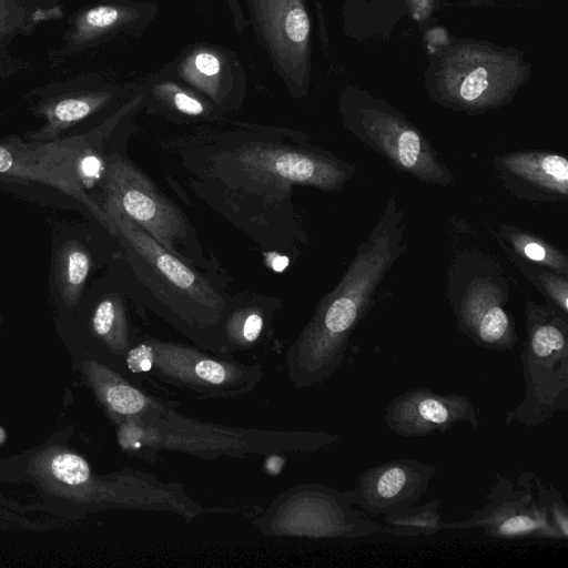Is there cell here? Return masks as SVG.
I'll use <instances>...</instances> for the list:
<instances>
[{
  "label": "cell",
  "instance_id": "1",
  "mask_svg": "<svg viewBox=\"0 0 568 568\" xmlns=\"http://www.w3.org/2000/svg\"><path fill=\"white\" fill-rule=\"evenodd\" d=\"M404 231V212L392 195L343 277L321 300L287 352L288 375L296 386L320 384L341 366L351 335L373 306L386 274L407 250Z\"/></svg>",
  "mask_w": 568,
  "mask_h": 568
},
{
  "label": "cell",
  "instance_id": "2",
  "mask_svg": "<svg viewBox=\"0 0 568 568\" xmlns=\"http://www.w3.org/2000/svg\"><path fill=\"white\" fill-rule=\"evenodd\" d=\"M526 341L520 356L525 393L505 414L507 425L537 427L568 409V314L526 301Z\"/></svg>",
  "mask_w": 568,
  "mask_h": 568
},
{
  "label": "cell",
  "instance_id": "3",
  "mask_svg": "<svg viewBox=\"0 0 568 568\" xmlns=\"http://www.w3.org/2000/svg\"><path fill=\"white\" fill-rule=\"evenodd\" d=\"M103 224L123 244L149 286L185 321L215 322L224 301L199 274L168 251L105 197Z\"/></svg>",
  "mask_w": 568,
  "mask_h": 568
},
{
  "label": "cell",
  "instance_id": "4",
  "mask_svg": "<svg viewBox=\"0 0 568 568\" xmlns=\"http://www.w3.org/2000/svg\"><path fill=\"white\" fill-rule=\"evenodd\" d=\"M125 364L131 373H152L165 383L205 397L248 392L263 374L257 365L217 359L186 345L152 338L131 346Z\"/></svg>",
  "mask_w": 568,
  "mask_h": 568
},
{
  "label": "cell",
  "instance_id": "5",
  "mask_svg": "<svg viewBox=\"0 0 568 568\" xmlns=\"http://www.w3.org/2000/svg\"><path fill=\"white\" fill-rule=\"evenodd\" d=\"M346 126L397 171L447 186L455 178L428 139L399 113L379 104H359L346 114Z\"/></svg>",
  "mask_w": 568,
  "mask_h": 568
},
{
  "label": "cell",
  "instance_id": "6",
  "mask_svg": "<svg viewBox=\"0 0 568 568\" xmlns=\"http://www.w3.org/2000/svg\"><path fill=\"white\" fill-rule=\"evenodd\" d=\"M448 528H481L495 538L562 540L521 471L516 481L497 474L485 505L465 520L446 523Z\"/></svg>",
  "mask_w": 568,
  "mask_h": 568
},
{
  "label": "cell",
  "instance_id": "7",
  "mask_svg": "<svg viewBox=\"0 0 568 568\" xmlns=\"http://www.w3.org/2000/svg\"><path fill=\"white\" fill-rule=\"evenodd\" d=\"M105 197L150 236L172 253L185 235L178 209L138 169L119 156L108 160L103 173Z\"/></svg>",
  "mask_w": 568,
  "mask_h": 568
},
{
  "label": "cell",
  "instance_id": "8",
  "mask_svg": "<svg viewBox=\"0 0 568 568\" xmlns=\"http://www.w3.org/2000/svg\"><path fill=\"white\" fill-rule=\"evenodd\" d=\"M507 292L498 274L479 272L467 280L463 292L450 297L459 332L487 349H514L518 335L506 308Z\"/></svg>",
  "mask_w": 568,
  "mask_h": 568
},
{
  "label": "cell",
  "instance_id": "9",
  "mask_svg": "<svg viewBox=\"0 0 568 568\" xmlns=\"http://www.w3.org/2000/svg\"><path fill=\"white\" fill-rule=\"evenodd\" d=\"M284 501L273 531L315 537H362L385 532L384 525L372 521L352 508L346 496L329 487H311Z\"/></svg>",
  "mask_w": 568,
  "mask_h": 568
},
{
  "label": "cell",
  "instance_id": "10",
  "mask_svg": "<svg viewBox=\"0 0 568 568\" xmlns=\"http://www.w3.org/2000/svg\"><path fill=\"white\" fill-rule=\"evenodd\" d=\"M84 136L50 143L0 145V173L41 182L81 201L100 219L102 209L85 192L75 174L78 156L88 146Z\"/></svg>",
  "mask_w": 568,
  "mask_h": 568
},
{
  "label": "cell",
  "instance_id": "11",
  "mask_svg": "<svg viewBox=\"0 0 568 568\" xmlns=\"http://www.w3.org/2000/svg\"><path fill=\"white\" fill-rule=\"evenodd\" d=\"M437 469L417 459H394L366 469L347 500L376 517H388L414 505L427 491Z\"/></svg>",
  "mask_w": 568,
  "mask_h": 568
},
{
  "label": "cell",
  "instance_id": "12",
  "mask_svg": "<svg viewBox=\"0 0 568 568\" xmlns=\"http://www.w3.org/2000/svg\"><path fill=\"white\" fill-rule=\"evenodd\" d=\"M385 422L390 430L402 437L444 433L464 423L475 429L480 427L468 396L428 387L408 389L390 399L385 410Z\"/></svg>",
  "mask_w": 568,
  "mask_h": 568
},
{
  "label": "cell",
  "instance_id": "13",
  "mask_svg": "<svg viewBox=\"0 0 568 568\" xmlns=\"http://www.w3.org/2000/svg\"><path fill=\"white\" fill-rule=\"evenodd\" d=\"M252 176L311 185L322 191H338L356 175V168L321 152L253 148L239 155Z\"/></svg>",
  "mask_w": 568,
  "mask_h": 568
},
{
  "label": "cell",
  "instance_id": "14",
  "mask_svg": "<svg viewBox=\"0 0 568 568\" xmlns=\"http://www.w3.org/2000/svg\"><path fill=\"white\" fill-rule=\"evenodd\" d=\"M493 166L501 184L520 200L565 202L568 199V160L560 153L521 150L496 155Z\"/></svg>",
  "mask_w": 568,
  "mask_h": 568
},
{
  "label": "cell",
  "instance_id": "15",
  "mask_svg": "<svg viewBox=\"0 0 568 568\" xmlns=\"http://www.w3.org/2000/svg\"><path fill=\"white\" fill-rule=\"evenodd\" d=\"M507 61L496 54L463 52L445 75L444 95L453 105L479 110L503 102L516 83Z\"/></svg>",
  "mask_w": 568,
  "mask_h": 568
},
{
  "label": "cell",
  "instance_id": "16",
  "mask_svg": "<svg viewBox=\"0 0 568 568\" xmlns=\"http://www.w3.org/2000/svg\"><path fill=\"white\" fill-rule=\"evenodd\" d=\"M272 54L283 73L301 84L307 71L310 18L302 0H253Z\"/></svg>",
  "mask_w": 568,
  "mask_h": 568
},
{
  "label": "cell",
  "instance_id": "17",
  "mask_svg": "<svg viewBox=\"0 0 568 568\" xmlns=\"http://www.w3.org/2000/svg\"><path fill=\"white\" fill-rule=\"evenodd\" d=\"M39 113L44 126L36 133L37 140H52L61 132L95 115L118 97L119 90L88 77L55 81L36 89Z\"/></svg>",
  "mask_w": 568,
  "mask_h": 568
},
{
  "label": "cell",
  "instance_id": "18",
  "mask_svg": "<svg viewBox=\"0 0 568 568\" xmlns=\"http://www.w3.org/2000/svg\"><path fill=\"white\" fill-rule=\"evenodd\" d=\"M139 16L135 7L119 2L84 7L68 18L60 53L74 55L84 52L131 24Z\"/></svg>",
  "mask_w": 568,
  "mask_h": 568
},
{
  "label": "cell",
  "instance_id": "19",
  "mask_svg": "<svg viewBox=\"0 0 568 568\" xmlns=\"http://www.w3.org/2000/svg\"><path fill=\"white\" fill-rule=\"evenodd\" d=\"M64 16L63 0H0V67L18 37L32 34L47 22Z\"/></svg>",
  "mask_w": 568,
  "mask_h": 568
},
{
  "label": "cell",
  "instance_id": "20",
  "mask_svg": "<svg viewBox=\"0 0 568 568\" xmlns=\"http://www.w3.org/2000/svg\"><path fill=\"white\" fill-rule=\"evenodd\" d=\"M497 237L505 252L564 276L568 275L567 254L541 236L518 226L500 224Z\"/></svg>",
  "mask_w": 568,
  "mask_h": 568
},
{
  "label": "cell",
  "instance_id": "21",
  "mask_svg": "<svg viewBox=\"0 0 568 568\" xmlns=\"http://www.w3.org/2000/svg\"><path fill=\"white\" fill-rule=\"evenodd\" d=\"M91 268V257L78 241L65 242L57 252L55 280L59 292L68 305L79 301Z\"/></svg>",
  "mask_w": 568,
  "mask_h": 568
},
{
  "label": "cell",
  "instance_id": "22",
  "mask_svg": "<svg viewBox=\"0 0 568 568\" xmlns=\"http://www.w3.org/2000/svg\"><path fill=\"white\" fill-rule=\"evenodd\" d=\"M91 324L97 336L114 351L126 355L131 347L129 328L124 306L119 296H104L93 311Z\"/></svg>",
  "mask_w": 568,
  "mask_h": 568
},
{
  "label": "cell",
  "instance_id": "23",
  "mask_svg": "<svg viewBox=\"0 0 568 568\" xmlns=\"http://www.w3.org/2000/svg\"><path fill=\"white\" fill-rule=\"evenodd\" d=\"M440 500L412 506L395 515L384 517L385 532L399 536L432 535L446 529V523L438 513Z\"/></svg>",
  "mask_w": 568,
  "mask_h": 568
},
{
  "label": "cell",
  "instance_id": "24",
  "mask_svg": "<svg viewBox=\"0 0 568 568\" xmlns=\"http://www.w3.org/2000/svg\"><path fill=\"white\" fill-rule=\"evenodd\" d=\"M180 75L197 90L217 100L223 78V60L211 50H197L179 65Z\"/></svg>",
  "mask_w": 568,
  "mask_h": 568
},
{
  "label": "cell",
  "instance_id": "25",
  "mask_svg": "<svg viewBox=\"0 0 568 568\" xmlns=\"http://www.w3.org/2000/svg\"><path fill=\"white\" fill-rule=\"evenodd\" d=\"M505 253L534 286L542 293L547 298V303L568 314L567 276L527 262L510 252Z\"/></svg>",
  "mask_w": 568,
  "mask_h": 568
},
{
  "label": "cell",
  "instance_id": "26",
  "mask_svg": "<svg viewBox=\"0 0 568 568\" xmlns=\"http://www.w3.org/2000/svg\"><path fill=\"white\" fill-rule=\"evenodd\" d=\"M264 326L265 316L261 308L241 307L234 311L226 321V339L234 347H252L261 338Z\"/></svg>",
  "mask_w": 568,
  "mask_h": 568
},
{
  "label": "cell",
  "instance_id": "27",
  "mask_svg": "<svg viewBox=\"0 0 568 568\" xmlns=\"http://www.w3.org/2000/svg\"><path fill=\"white\" fill-rule=\"evenodd\" d=\"M536 493L539 505L559 531L562 540L568 538V509L560 491L552 485L545 486L532 471H521Z\"/></svg>",
  "mask_w": 568,
  "mask_h": 568
},
{
  "label": "cell",
  "instance_id": "28",
  "mask_svg": "<svg viewBox=\"0 0 568 568\" xmlns=\"http://www.w3.org/2000/svg\"><path fill=\"white\" fill-rule=\"evenodd\" d=\"M152 91L166 105L181 114L202 116L209 113V105L202 99L174 82L158 83Z\"/></svg>",
  "mask_w": 568,
  "mask_h": 568
},
{
  "label": "cell",
  "instance_id": "29",
  "mask_svg": "<svg viewBox=\"0 0 568 568\" xmlns=\"http://www.w3.org/2000/svg\"><path fill=\"white\" fill-rule=\"evenodd\" d=\"M50 467L53 476L67 485H81L90 478V467L88 463L75 454H58L51 460Z\"/></svg>",
  "mask_w": 568,
  "mask_h": 568
},
{
  "label": "cell",
  "instance_id": "30",
  "mask_svg": "<svg viewBox=\"0 0 568 568\" xmlns=\"http://www.w3.org/2000/svg\"><path fill=\"white\" fill-rule=\"evenodd\" d=\"M104 169L101 158L89 148L81 152L75 162V174L81 185L99 180Z\"/></svg>",
  "mask_w": 568,
  "mask_h": 568
},
{
  "label": "cell",
  "instance_id": "31",
  "mask_svg": "<svg viewBox=\"0 0 568 568\" xmlns=\"http://www.w3.org/2000/svg\"><path fill=\"white\" fill-rule=\"evenodd\" d=\"M271 266L274 271L280 272L287 266V258L283 256H276V258L273 260V263H271Z\"/></svg>",
  "mask_w": 568,
  "mask_h": 568
},
{
  "label": "cell",
  "instance_id": "32",
  "mask_svg": "<svg viewBox=\"0 0 568 568\" xmlns=\"http://www.w3.org/2000/svg\"><path fill=\"white\" fill-rule=\"evenodd\" d=\"M4 439V432L0 428V443Z\"/></svg>",
  "mask_w": 568,
  "mask_h": 568
},
{
  "label": "cell",
  "instance_id": "33",
  "mask_svg": "<svg viewBox=\"0 0 568 568\" xmlns=\"http://www.w3.org/2000/svg\"><path fill=\"white\" fill-rule=\"evenodd\" d=\"M422 1H425V0H422Z\"/></svg>",
  "mask_w": 568,
  "mask_h": 568
}]
</instances>
